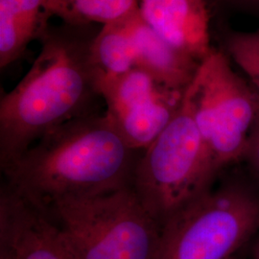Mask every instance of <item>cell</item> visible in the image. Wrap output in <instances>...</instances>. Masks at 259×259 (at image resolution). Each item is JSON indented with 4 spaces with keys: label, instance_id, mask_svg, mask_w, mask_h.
Wrapping results in <instances>:
<instances>
[{
    "label": "cell",
    "instance_id": "cell-1",
    "mask_svg": "<svg viewBox=\"0 0 259 259\" xmlns=\"http://www.w3.org/2000/svg\"><path fill=\"white\" fill-rule=\"evenodd\" d=\"M142 152L130 146L106 113L95 112L47 133L1 171L4 185L47 213L63 199L132 186Z\"/></svg>",
    "mask_w": 259,
    "mask_h": 259
},
{
    "label": "cell",
    "instance_id": "cell-2",
    "mask_svg": "<svg viewBox=\"0 0 259 259\" xmlns=\"http://www.w3.org/2000/svg\"><path fill=\"white\" fill-rule=\"evenodd\" d=\"M93 24L49 26L29 71L0 100V166L21 156L47 133L95 113L101 98L92 61Z\"/></svg>",
    "mask_w": 259,
    "mask_h": 259
},
{
    "label": "cell",
    "instance_id": "cell-3",
    "mask_svg": "<svg viewBox=\"0 0 259 259\" xmlns=\"http://www.w3.org/2000/svg\"><path fill=\"white\" fill-rule=\"evenodd\" d=\"M75 259H156L161 227L132 186L66 198L47 213Z\"/></svg>",
    "mask_w": 259,
    "mask_h": 259
},
{
    "label": "cell",
    "instance_id": "cell-4",
    "mask_svg": "<svg viewBox=\"0 0 259 259\" xmlns=\"http://www.w3.org/2000/svg\"><path fill=\"white\" fill-rule=\"evenodd\" d=\"M259 232V196L227 182L210 186L161 226L156 259H234Z\"/></svg>",
    "mask_w": 259,
    "mask_h": 259
},
{
    "label": "cell",
    "instance_id": "cell-5",
    "mask_svg": "<svg viewBox=\"0 0 259 259\" xmlns=\"http://www.w3.org/2000/svg\"><path fill=\"white\" fill-rule=\"evenodd\" d=\"M217 175L184 94L174 117L141 153L132 187L161 227L173 213L212 186Z\"/></svg>",
    "mask_w": 259,
    "mask_h": 259
},
{
    "label": "cell",
    "instance_id": "cell-6",
    "mask_svg": "<svg viewBox=\"0 0 259 259\" xmlns=\"http://www.w3.org/2000/svg\"><path fill=\"white\" fill-rule=\"evenodd\" d=\"M185 97L216 172L244 158L259 121V96L233 70L226 53L213 49Z\"/></svg>",
    "mask_w": 259,
    "mask_h": 259
},
{
    "label": "cell",
    "instance_id": "cell-7",
    "mask_svg": "<svg viewBox=\"0 0 259 259\" xmlns=\"http://www.w3.org/2000/svg\"><path fill=\"white\" fill-rule=\"evenodd\" d=\"M105 113L130 146L144 151L179 111L185 92L170 90L138 67L99 85Z\"/></svg>",
    "mask_w": 259,
    "mask_h": 259
},
{
    "label": "cell",
    "instance_id": "cell-8",
    "mask_svg": "<svg viewBox=\"0 0 259 259\" xmlns=\"http://www.w3.org/2000/svg\"><path fill=\"white\" fill-rule=\"evenodd\" d=\"M0 246L14 259H75L47 214L5 185L0 191Z\"/></svg>",
    "mask_w": 259,
    "mask_h": 259
},
{
    "label": "cell",
    "instance_id": "cell-9",
    "mask_svg": "<svg viewBox=\"0 0 259 259\" xmlns=\"http://www.w3.org/2000/svg\"><path fill=\"white\" fill-rule=\"evenodd\" d=\"M139 13L159 37L199 63L211 54L206 1L140 0Z\"/></svg>",
    "mask_w": 259,
    "mask_h": 259
},
{
    "label": "cell",
    "instance_id": "cell-10",
    "mask_svg": "<svg viewBox=\"0 0 259 259\" xmlns=\"http://www.w3.org/2000/svg\"><path fill=\"white\" fill-rule=\"evenodd\" d=\"M134 38L136 67L170 90L185 92L202 63L159 37L142 19L140 13L134 26Z\"/></svg>",
    "mask_w": 259,
    "mask_h": 259
},
{
    "label": "cell",
    "instance_id": "cell-11",
    "mask_svg": "<svg viewBox=\"0 0 259 259\" xmlns=\"http://www.w3.org/2000/svg\"><path fill=\"white\" fill-rule=\"evenodd\" d=\"M53 17L48 0H0V67L6 68L40 38Z\"/></svg>",
    "mask_w": 259,
    "mask_h": 259
},
{
    "label": "cell",
    "instance_id": "cell-12",
    "mask_svg": "<svg viewBox=\"0 0 259 259\" xmlns=\"http://www.w3.org/2000/svg\"><path fill=\"white\" fill-rule=\"evenodd\" d=\"M139 15V12L127 19L103 25L94 37L92 61L97 76L98 90L101 83L136 68L134 26Z\"/></svg>",
    "mask_w": 259,
    "mask_h": 259
},
{
    "label": "cell",
    "instance_id": "cell-13",
    "mask_svg": "<svg viewBox=\"0 0 259 259\" xmlns=\"http://www.w3.org/2000/svg\"><path fill=\"white\" fill-rule=\"evenodd\" d=\"M48 5L65 23L105 25L138 14L140 0H48Z\"/></svg>",
    "mask_w": 259,
    "mask_h": 259
},
{
    "label": "cell",
    "instance_id": "cell-14",
    "mask_svg": "<svg viewBox=\"0 0 259 259\" xmlns=\"http://www.w3.org/2000/svg\"><path fill=\"white\" fill-rule=\"evenodd\" d=\"M226 54L249 78L259 96V28L250 32H233L226 37Z\"/></svg>",
    "mask_w": 259,
    "mask_h": 259
},
{
    "label": "cell",
    "instance_id": "cell-15",
    "mask_svg": "<svg viewBox=\"0 0 259 259\" xmlns=\"http://www.w3.org/2000/svg\"><path fill=\"white\" fill-rule=\"evenodd\" d=\"M244 158L248 162L252 176L259 184V121L251 135Z\"/></svg>",
    "mask_w": 259,
    "mask_h": 259
},
{
    "label": "cell",
    "instance_id": "cell-16",
    "mask_svg": "<svg viewBox=\"0 0 259 259\" xmlns=\"http://www.w3.org/2000/svg\"><path fill=\"white\" fill-rule=\"evenodd\" d=\"M254 240L252 242L251 245V250H250V254H251V258L259 259V232L255 237L253 238Z\"/></svg>",
    "mask_w": 259,
    "mask_h": 259
},
{
    "label": "cell",
    "instance_id": "cell-17",
    "mask_svg": "<svg viewBox=\"0 0 259 259\" xmlns=\"http://www.w3.org/2000/svg\"><path fill=\"white\" fill-rule=\"evenodd\" d=\"M239 3H242L245 6H248L252 9L259 10V0H235Z\"/></svg>",
    "mask_w": 259,
    "mask_h": 259
},
{
    "label": "cell",
    "instance_id": "cell-18",
    "mask_svg": "<svg viewBox=\"0 0 259 259\" xmlns=\"http://www.w3.org/2000/svg\"><path fill=\"white\" fill-rule=\"evenodd\" d=\"M0 259H14L9 251L0 246Z\"/></svg>",
    "mask_w": 259,
    "mask_h": 259
},
{
    "label": "cell",
    "instance_id": "cell-19",
    "mask_svg": "<svg viewBox=\"0 0 259 259\" xmlns=\"http://www.w3.org/2000/svg\"><path fill=\"white\" fill-rule=\"evenodd\" d=\"M204 1H206V2H207V1H208V0H204Z\"/></svg>",
    "mask_w": 259,
    "mask_h": 259
},
{
    "label": "cell",
    "instance_id": "cell-20",
    "mask_svg": "<svg viewBox=\"0 0 259 259\" xmlns=\"http://www.w3.org/2000/svg\"><path fill=\"white\" fill-rule=\"evenodd\" d=\"M234 259H239V258H238V257H236V258H234Z\"/></svg>",
    "mask_w": 259,
    "mask_h": 259
}]
</instances>
